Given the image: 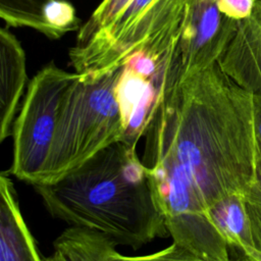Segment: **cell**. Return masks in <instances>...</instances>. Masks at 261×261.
<instances>
[{
    "instance_id": "1",
    "label": "cell",
    "mask_w": 261,
    "mask_h": 261,
    "mask_svg": "<svg viewBox=\"0 0 261 261\" xmlns=\"http://www.w3.org/2000/svg\"><path fill=\"white\" fill-rule=\"evenodd\" d=\"M148 167L173 243L216 260L226 243L207 216L222 197L245 194L259 160L254 96L218 62L185 79L172 76L146 128Z\"/></svg>"
},
{
    "instance_id": "2",
    "label": "cell",
    "mask_w": 261,
    "mask_h": 261,
    "mask_svg": "<svg viewBox=\"0 0 261 261\" xmlns=\"http://www.w3.org/2000/svg\"><path fill=\"white\" fill-rule=\"evenodd\" d=\"M46 210L69 226L134 250L169 231L148 167L117 141L58 179L33 186Z\"/></svg>"
},
{
    "instance_id": "3",
    "label": "cell",
    "mask_w": 261,
    "mask_h": 261,
    "mask_svg": "<svg viewBox=\"0 0 261 261\" xmlns=\"http://www.w3.org/2000/svg\"><path fill=\"white\" fill-rule=\"evenodd\" d=\"M120 71L121 66L105 72L79 73L69 86L40 184L58 179L102 149L121 141L123 123L116 97Z\"/></svg>"
},
{
    "instance_id": "4",
    "label": "cell",
    "mask_w": 261,
    "mask_h": 261,
    "mask_svg": "<svg viewBox=\"0 0 261 261\" xmlns=\"http://www.w3.org/2000/svg\"><path fill=\"white\" fill-rule=\"evenodd\" d=\"M79 76L53 62L29 83L12 125V162L8 172L29 185L42 181L64 95Z\"/></svg>"
},
{
    "instance_id": "5",
    "label": "cell",
    "mask_w": 261,
    "mask_h": 261,
    "mask_svg": "<svg viewBox=\"0 0 261 261\" xmlns=\"http://www.w3.org/2000/svg\"><path fill=\"white\" fill-rule=\"evenodd\" d=\"M186 0H133L99 39L68 52L77 73L105 72L122 66L138 49L181 23Z\"/></svg>"
},
{
    "instance_id": "6",
    "label": "cell",
    "mask_w": 261,
    "mask_h": 261,
    "mask_svg": "<svg viewBox=\"0 0 261 261\" xmlns=\"http://www.w3.org/2000/svg\"><path fill=\"white\" fill-rule=\"evenodd\" d=\"M238 25L220 12L217 0H186L177 45L179 80L217 63Z\"/></svg>"
},
{
    "instance_id": "7",
    "label": "cell",
    "mask_w": 261,
    "mask_h": 261,
    "mask_svg": "<svg viewBox=\"0 0 261 261\" xmlns=\"http://www.w3.org/2000/svg\"><path fill=\"white\" fill-rule=\"evenodd\" d=\"M218 64L240 87L261 98V0L249 18L239 21Z\"/></svg>"
},
{
    "instance_id": "8",
    "label": "cell",
    "mask_w": 261,
    "mask_h": 261,
    "mask_svg": "<svg viewBox=\"0 0 261 261\" xmlns=\"http://www.w3.org/2000/svg\"><path fill=\"white\" fill-rule=\"evenodd\" d=\"M0 17L8 28H31L52 40L82 27L66 0H0Z\"/></svg>"
},
{
    "instance_id": "9",
    "label": "cell",
    "mask_w": 261,
    "mask_h": 261,
    "mask_svg": "<svg viewBox=\"0 0 261 261\" xmlns=\"http://www.w3.org/2000/svg\"><path fill=\"white\" fill-rule=\"evenodd\" d=\"M9 172L0 174V261H45L21 214Z\"/></svg>"
},
{
    "instance_id": "10",
    "label": "cell",
    "mask_w": 261,
    "mask_h": 261,
    "mask_svg": "<svg viewBox=\"0 0 261 261\" xmlns=\"http://www.w3.org/2000/svg\"><path fill=\"white\" fill-rule=\"evenodd\" d=\"M28 82L25 54L16 37L0 30V142L11 136L15 114Z\"/></svg>"
},
{
    "instance_id": "11",
    "label": "cell",
    "mask_w": 261,
    "mask_h": 261,
    "mask_svg": "<svg viewBox=\"0 0 261 261\" xmlns=\"http://www.w3.org/2000/svg\"><path fill=\"white\" fill-rule=\"evenodd\" d=\"M207 216L228 248L240 252L242 257L255 250L244 194L233 193L217 200L208 208Z\"/></svg>"
},
{
    "instance_id": "12",
    "label": "cell",
    "mask_w": 261,
    "mask_h": 261,
    "mask_svg": "<svg viewBox=\"0 0 261 261\" xmlns=\"http://www.w3.org/2000/svg\"><path fill=\"white\" fill-rule=\"evenodd\" d=\"M116 247L104 236L85 228L69 226L54 241V250L69 261H111Z\"/></svg>"
},
{
    "instance_id": "13",
    "label": "cell",
    "mask_w": 261,
    "mask_h": 261,
    "mask_svg": "<svg viewBox=\"0 0 261 261\" xmlns=\"http://www.w3.org/2000/svg\"><path fill=\"white\" fill-rule=\"evenodd\" d=\"M133 0H102L89 19L79 30L71 49H82L103 36L124 12Z\"/></svg>"
},
{
    "instance_id": "14",
    "label": "cell",
    "mask_w": 261,
    "mask_h": 261,
    "mask_svg": "<svg viewBox=\"0 0 261 261\" xmlns=\"http://www.w3.org/2000/svg\"><path fill=\"white\" fill-rule=\"evenodd\" d=\"M110 259L111 261H209L202 259L192 253L191 251L178 246L177 244L173 243L152 254L149 255H143V256H125L120 254L116 247H114L110 253ZM229 261H250L247 258L241 257L236 260H229Z\"/></svg>"
},
{
    "instance_id": "15",
    "label": "cell",
    "mask_w": 261,
    "mask_h": 261,
    "mask_svg": "<svg viewBox=\"0 0 261 261\" xmlns=\"http://www.w3.org/2000/svg\"><path fill=\"white\" fill-rule=\"evenodd\" d=\"M244 197L254 247L261 252V159L257 163L255 179Z\"/></svg>"
},
{
    "instance_id": "16",
    "label": "cell",
    "mask_w": 261,
    "mask_h": 261,
    "mask_svg": "<svg viewBox=\"0 0 261 261\" xmlns=\"http://www.w3.org/2000/svg\"><path fill=\"white\" fill-rule=\"evenodd\" d=\"M255 3L256 0H217L220 12L238 22L245 20L252 15Z\"/></svg>"
},
{
    "instance_id": "17",
    "label": "cell",
    "mask_w": 261,
    "mask_h": 261,
    "mask_svg": "<svg viewBox=\"0 0 261 261\" xmlns=\"http://www.w3.org/2000/svg\"><path fill=\"white\" fill-rule=\"evenodd\" d=\"M254 128L258 157L261 159V98L254 96Z\"/></svg>"
},
{
    "instance_id": "18",
    "label": "cell",
    "mask_w": 261,
    "mask_h": 261,
    "mask_svg": "<svg viewBox=\"0 0 261 261\" xmlns=\"http://www.w3.org/2000/svg\"><path fill=\"white\" fill-rule=\"evenodd\" d=\"M45 261H69V260L65 256H63L60 252L54 250L52 255L45 258Z\"/></svg>"
},
{
    "instance_id": "19",
    "label": "cell",
    "mask_w": 261,
    "mask_h": 261,
    "mask_svg": "<svg viewBox=\"0 0 261 261\" xmlns=\"http://www.w3.org/2000/svg\"><path fill=\"white\" fill-rule=\"evenodd\" d=\"M249 259L250 261H261V252L258 250H254L253 252H251L247 257H244Z\"/></svg>"
}]
</instances>
